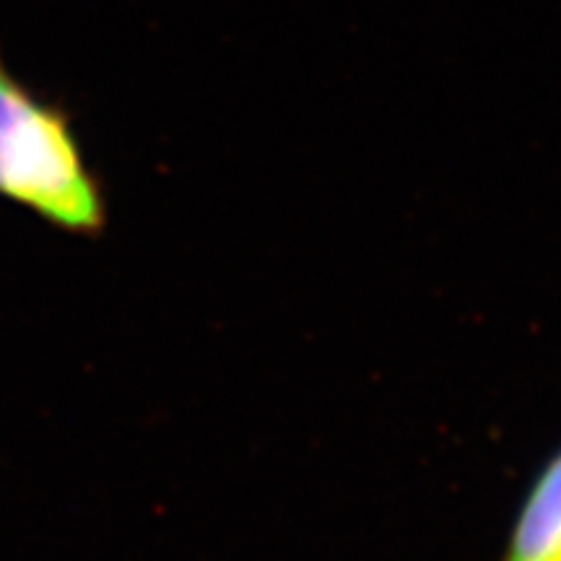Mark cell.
Returning a JSON list of instances; mask_svg holds the SVG:
<instances>
[{
  "label": "cell",
  "mask_w": 561,
  "mask_h": 561,
  "mask_svg": "<svg viewBox=\"0 0 561 561\" xmlns=\"http://www.w3.org/2000/svg\"><path fill=\"white\" fill-rule=\"evenodd\" d=\"M0 195L68 231L96 234L107 221L66 112L26 89L0 55Z\"/></svg>",
  "instance_id": "6da1fadb"
},
{
  "label": "cell",
  "mask_w": 561,
  "mask_h": 561,
  "mask_svg": "<svg viewBox=\"0 0 561 561\" xmlns=\"http://www.w3.org/2000/svg\"><path fill=\"white\" fill-rule=\"evenodd\" d=\"M502 561H561V453L533 483Z\"/></svg>",
  "instance_id": "7a4b0ae2"
}]
</instances>
